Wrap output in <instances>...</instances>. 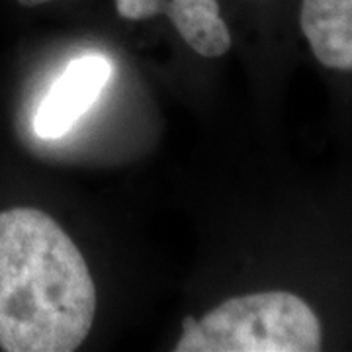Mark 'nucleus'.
I'll return each mask as SVG.
<instances>
[{
	"instance_id": "f257e3e1",
	"label": "nucleus",
	"mask_w": 352,
	"mask_h": 352,
	"mask_svg": "<svg viewBox=\"0 0 352 352\" xmlns=\"http://www.w3.org/2000/svg\"><path fill=\"white\" fill-rule=\"evenodd\" d=\"M96 315L87 261L51 215L0 212V349L73 352Z\"/></svg>"
},
{
	"instance_id": "f03ea898",
	"label": "nucleus",
	"mask_w": 352,
	"mask_h": 352,
	"mask_svg": "<svg viewBox=\"0 0 352 352\" xmlns=\"http://www.w3.org/2000/svg\"><path fill=\"white\" fill-rule=\"evenodd\" d=\"M321 323L302 298L261 292L231 298L201 319L184 317L178 352H317Z\"/></svg>"
},
{
	"instance_id": "7ed1b4c3",
	"label": "nucleus",
	"mask_w": 352,
	"mask_h": 352,
	"mask_svg": "<svg viewBox=\"0 0 352 352\" xmlns=\"http://www.w3.org/2000/svg\"><path fill=\"white\" fill-rule=\"evenodd\" d=\"M110 75L112 65L100 55H87L71 61L39 104L34 118V129L39 138L57 139L71 131L98 100Z\"/></svg>"
},
{
	"instance_id": "20e7f679",
	"label": "nucleus",
	"mask_w": 352,
	"mask_h": 352,
	"mask_svg": "<svg viewBox=\"0 0 352 352\" xmlns=\"http://www.w3.org/2000/svg\"><path fill=\"white\" fill-rule=\"evenodd\" d=\"M300 24L319 63L352 71V0H302Z\"/></svg>"
},
{
	"instance_id": "39448f33",
	"label": "nucleus",
	"mask_w": 352,
	"mask_h": 352,
	"mask_svg": "<svg viewBox=\"0 0 352 352\" xmlns=\"http://www.w3.org/2000/svg\"><path fill=\"white\" fill-rule=\"evenodd\" d=\"M161 14L188 47L206 59L223 57L231 47V32L219 0H161Z\"/></svg>"
},
{
	"instance_id": "423d86ee",
	"label": "nucleus",
	"mask_w": 352,
	"mask_h": 352,
	"mask_svg": "<svg viewBox=\"0 0 352 352\" xmlns=\"http://www.w3.org/2000/svg\"><path fill=\"white\" fill-rule=\"evenodd\" d=\"M20 6H24V8H38V6H45V4H51V2H55V0H16Z\"/></svg>"
}]
</instances>
